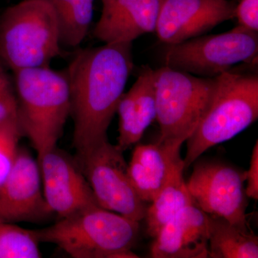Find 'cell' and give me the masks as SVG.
<instances>
[{
	"label": "cell",
	"mask_w": 258,
	"mask_h": 258,
	"mask_svg": "<svg viewBox=\"0 0 258 258\" xmlns=\"http://www.w3.org/2000/svg\"><path fill=\"white\" fill-rule=\"evenodd\" d=\"M13 73L19 124L39 158L56 147L71 115L67 76L50 66Z\"/></svg>",
	"instance_id": "3957f363"
},
{
	"label": "cell",
	"mask_w": 258,
	"mask_h": 258,
	"mask_svg": "<svg viewBox=\"0 0 258 258\" xmlns=\"http://www.w3.org/2000/svg\"><path fill=\"white\" fill-rule=\"evenodd\" d=\"M156 108L160 142L183 144L208 109L217 86L215 77L200 78L164 66L154 71Z\"/></svg>",
	"instance_id": "8992f818"
},
{
	"label": "cell",
	"mask_w": 258,
	"mask_h": 258,
	"mask_svg": "<svg viewBox=\"0 0 258 258\" xmlns=\"http://www.w3.org/2000/svg\"><path fill=\"white\" fill-rule=\"evenodd\" d=\"M4 64L3 61L0 59V92H3L5 90L13 88L9 76L5 71Z\"/></svg>",
	"instance_id": "d4e9b609"
},
{
	"label": "cell",
	"mask_w": 258,
	"mask_h": 258,
	"mask_svg": "<svg viewBox=\"0 0 258 258\" xmlns=\"http://www.w3.org/2000/svg\"><path fill=\"white\" fill-rule=\"evenodd\" d=\"M257 118V76L231 71L217 76L216 88L208 109L186 141L184 169L209 149L234 138Z\"/></svg>",
	"instance_id": "277c9868"
},
{
	"label": "cell",
	"mask_w": 258,
	"mask_h": 258,
	"mask_svg": "<svg viewBox=\"0 0 258 258\" xmlns=\"http://www.w3.org/2000/svg\"><path fill=\"white\" fill-rule=\"evenodd\" d=\"M123 154L107 139L78 153L76 161L101 208L140 222L145 217L147 203L131 182Z\"/></svg>",
	"instance_id": "ba28073f"
},
{
	"label": "cell",
	"mask_w": 258,
	"mask_h": 258,
	"mask_svg": "<svg viewBox=\"0 0 258 258\" xmlns=\"http://www.w3.org/2000/svg\"><path fill=\"white\" fill-rule=\"evenodd\" d=\"M18 103L13 88L0 92V123L18 118Z\"/></svg>",
	"instance_id": "cb8c5ba5"
},
{
	"label": "cell",
	"mask_w": 258,
	"mask_h": 258,
	"mask_svg": "<svg viewBox=\"0 0 258 258\" xmlns=\"http://www.w3.org/2000/svg\"><path fill=\"white\" fill-rule=\"evenodd\" d=\"M209 257L257 258L258 239L224 219L210 217Z\"/></svg>",
	"instance_id": "e0dca14e"
},
{
	"label": "cell",
	"mask_w": 258,
	"mask_h": 258,
	"mask_svg": "<svg viewBox=\"0 0 258 258\" xmlns=\"http://www.w3.org/2000/svg\"><path fill=\"white\" fill-rule=\"evenodd\" d=\"M38 162L19 149L14 165L0 187V217L8 222L42 220L52 213L41 189Z\"/></svg>",
	"instance_id": "7c38bea8"
},
{
	"label": "cell",
	"mask_w": 258,
	"mask_h": 258,
	"mask_svg": "<svg viewBox=\"0 0 258 258\" xmlns=\"http://www.w3.org/2000/svg\"><path fill=\"white\" fill-rule=\"evenodd\" d=\"M55 12L61 45L77 47L87 35L95 0H47Z\"/></svg>",
	"instance_id": "d6986e66"
},
{
	"label": "cell",
	"mask_w": 258,
	"mask_h": 258,
	"mask_svg": "<svg viewBox=\"0 0 258 258\" xmlns=\"http://www.w3.org/2000/svg\"><path fill=\"white\" fill-rule=\"evenodd\" d=\"M210 224V216L198 207H186L154 237L151 257H209Z\"/></svg>",
	"instance_id": "4fadbf2b"
},
{
	"label": "cell",
	"mask_w": 258,
	"mask_h": 258,
	"mask_svg": "<svg viewBox=\"0 0 258 258\" xmlns=\"http://www.w3.org/2000/svg\"><path fill=\"white\" fill-rule=\"evenodd\" d=\"M164 66L198 76L215 77L240 62L257 61V32L237 26L230 31L168 45Z\"/></svg>",
	"instance_id": "52a82bcc"
},
{
	"label": "cell",
	"mask_w": 258,
	"mask_h": 258,
	"mask_svg": "<svg viewBox=\"0 0 258 258\" xmlns=\"http://www.w3.org/2000/svg\"><path fill=\"white\" fill-rule=\"evenodd\" d=\"M38 244L33 231L0 217V258L41 257Z\"/></svg>",
	"instance_id": "ffe728a7"
},
{
	"label": "cell",
	"mask_w": 258,
	"mask_h": 258,
	"mask_svg": "<svg viewBox=\"0 0 258 258\" xmlns=\"http://www.w3.org/2000/svg\"><path fill=\"white\" fill-rule=\"evenodd\" d=\"M61 55L57 18L47 0H24L0 15V59L13 72L47 67Z\"/></svg>",
	"instance_id": "5b68a950"
},
{
	"label": "cell",
	"mask_w": 258,
	"mask_h": 258,
	"mask_svg": "<svg viewBox=\"0 0 258 258\" xmlns=\"http://www.w3.org/2000/svg\"><path fill=\"white\" fill-rule=\"evenodd\" d=\"M93 35L104 43L132 42L155 32L162 0H101Z\"/></svg>",
	"instance_id": "5bb4252c"
},
{
	"label": "cell",
	"mask_w": 258,
	"mask_h": 258,
	"mask_svg": "<svg viewBox=\"0 0 258 258\" xmlns=\"http://www.w3.org/2000/svg\"><path fill=\"white\" fill-rule=\"evenodd\" d=\"M38 164L44 198L51 212L60 218L98 205L76 161L57 147L39 157Z\"/></svg>",
	"instance_id": "8fae6325"
},
{
	"label": "cell",
	"mask_w": 258,
	"mask_h": 258,
	"mask_svg": "<svg viewBox=\"0 0 258 258\" xmlns=\"http://www.w3.org/2000/svg\"><path fill=\"white\" fill-rule=\"evenodd\" d=\"M244 191L247 198L258 200V142L254 144L248 170L244 171Z\"/></svg>",
	"instance_id": "603a6c76"
},
{
	"label": "cell",
	"mask_w": 258,
	"mask_h": 258,
	"mask_svg": "<svg viewBox=\"0 0 258 258\" xmlns=\"http://www.w3.org/2000/svg\"><path fill=\"white\" fill-rule=\"evenodd\" d=\"M182 144L173 142L139 144L134 149L128 164L131 182L144 203H149L175 173L184 169L180 155Z\"/></svg>",
	"instance_id": "9a60e30c"
},
{
	"label": "cell",
	"mask_w": 258,
	"mask_h": 258,
	"mask_svg": "<svg viewBox=\"0 0 258 258\" xmlns=\"http://www.w3.org/2000/svg\"><path fill=\"white\" fill-rule=\"evenodd\" d=\"M235 8L229 0H162L155 32L167 45L186 41L235 18Z\"/></svg>",
	"instance_id": "30bf717a"
},
{
	"label": "cell",
	"mask_w": 258,
	"mask_h": 258,
	"mask_svg": "<svg viewBox=\"0 0 258 258\" xmlns=\"http://www.w3.org/2000/svg\"><path fill=\"white\" fill-rule=\"evenodd\" d=\"M23 136L18 118L0 123V187L14 165Z\"/></svg>",
	"instance_id": "44dd1931"
},
{
	"label": "cell",
	"mask_w": 258,
	"mask_h": 258,
	"mask_svg": "<svg viewBox=\"0 0 258 258\" xmlns=\"http://www.w3.org/2000/svg\"><path fill=\"white\" fill-rule=\"evenodd\" d=\"M116 113L119 117L117 147L122 152L138 143L157 116L154 70L144 67L138 79L120 98Z\"/></svg>",
	"instance_id": "2e32d148"
},
{
	"label": "cell",
	"mask_w": 258,
	"mask_h": 258,
	"mask_svg": "<svg viewBox=\"0 0 258 258\" xmlns=\"http://www.w3.org/2000/svg\"><path fill=\"white\" fill-rule=\"evenodd\" d=\"M235 18L238 26L249 31H258V0H240L236 6Z\"/></svg>",
	"instance_id": "7402d4cb"
},
{
	"label": "cell",
	"mask_w": 258,
	"mask_h": 258,
	"mask_svg": "<svg viewBox=\"0 0 258 258\" xmlns=\"http://www.w3.org/2000/svg\"><path fill=\"white\" fill-rule=\"evenodd\" d=\"M184 170L176 171L147 207L144 219L147 234L152 238L183 209L194 205L183 176Z\"/></svg>",
	"instance_id": "ac0fdd59"
},
{
	"label": "cell",
	"mask_w": 258,
	"mask_h": 258,
	"mask_svg": "<svg viewBox=\"0 0 258 258\" xmlns=\"http://www.w3.org/2000/svg\"><path fill=\"white\" fill-rule=\"evenodd\" d=\"M134 64L132 42H113L80 49L64 70L78 153L108 139Z\"/></svg>",
	"instance_id": "6da1fadb"
},
{
	"label": "cell",
	"mask_w": 258,
	"mask_h": 258,
	"mask_svg": "<svg viewBox=\"0 0 258 258\" xmlns=\"http://www.w3.org/2000/svg\"><path fill=\"white\" fill-rule=\"evenodd\" d=\"M186 182L194 205L210 217L224 219L249 230L244 171L217 161H203L194 166Z\"/></svg>",
	"instance_id": "9c48e42d"
},
{
	"label": "cell",
	"mask_w": 258,
	"mask_h": 258,
	"mask_svg": "<svg viewBox=\"0 0 258 258\" xmlns=\"http://www.w3.org/2000/svg\"><path fill=\"white\" fill-rule=\"evenodd\" d=\"M32 231L39 242L55 244L72 257H139L132 249L138 239L139 222L98 205Z\"/></svg>",
	"instance_id": "7a4b0ae2"
}]
</instances>
